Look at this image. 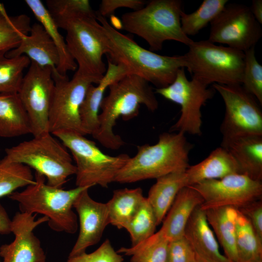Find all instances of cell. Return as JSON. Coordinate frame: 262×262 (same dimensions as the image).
<instances>
[{
	"instance_id": "cell-23",
	"label": "cell",
	"mask_w": 262,
	"mask_h": 262,
	"mask_svg": "<svg viewBox=\"0 0 262 262\" xmlns=\"http://www.w3.org/2000/svg\"><path fill=\"white\" fill-rule=\"evenodd\" d=\"M223 147L232 155L241 174L254 180H262V135L239 137Z\"/></svg>"
},
{
	"instance_id": "cell-4",
	"label": "cell",
	"mask_w": 262,
	"mask_h": 262,
	"mask_svg": "<svg viewBox=\"0 0 262 262\" xmlns=\"http://www.w3.org/2000/svg\"><path fill=\"white\" fill-rule=\"evenodd\" d=\"M192 147L182 132H164L155 144L137 146L136 155L130 158L115 182L132 183L184 171L189 166V154Z\"/></svg>"
},
{
	"instance_id": "cell-2",
	"label": "cell",
	"mask_w": 262,
	"mask_h": 262,
	"mask_svg": "<svg viewBox=\"0 0 262 262\" xmlns=\"http://www.w3.org/2000/svg\"><path fill=\"white\" fill-rule=\"evenodd\" d=\"M96 14L107 38L108 60L124 66L129 74L138 75L161 88L172 83L179 70L186 67L184 55H162L142 48L114 28L106 17L96 11Z\"/></svg>"
},
{
	"instance_id": "cell-17",
	"label": "cell",
	"mask_w": 262,
	"mask_h": 262,
	"mask_svg": "<svg viewBox=\"0 0 262 262\" xmlns=\"http://www.w3.org/2000/svg\"><path fill=\"white\" fill-rule=\"evenodd\" d=\"M89 189L82 191L73 205L78 215L79 233L68 258L85 252L88 247L98 243L105 228L110 224L106 204L92 198Z\"/></svg>"
},
{
	"instance_id": "cell-41",
	"label": "cell",
	"mask_w": 262,
	"mask_h": 262,
	"mask_svg": "<svg viewBox=\"0 0 262 262\" xmlns=\"http://www.w3.org/2000/svg\"><path fill=\"white\" fill-rule=\"evenodd\" d=\"M11 219L3 205L0 203V234L11 233ZM0 262H1L0 260Z\"/></svg>"
},
{
	"instance_id": "cell-13",
	"label": "cell",
	"mask_w": 262,
	"mask_h": 262,
	"mask_svg": "<svg viewBox=\"0 0 262 262\" xmlns=\"http://www.w3.org/2000/svg\"><path fill=\"white\" fill-rule=\"evenodd\" d=\"M210 25L209 41L243 52L255 47L262 36L261 24L244 4L228 3Z\"/></svg>"
},
{
	"instance_id": "cell-18",
	"label": "cell",
	"mask_w": 262,
	"mask_h": 262,
	"mask_svg": "<svg viewBox=\"0 0 262 262\" xmlns=\"http://www.w3.org/2000/svg\"><path fill=\"white\" fill-rule=\"evenodd\" d=\"M184 237L199 262H231L219 250L218 243L200 206L191 214L185 228Z\"/></svg>"
},
{
	"instance_id": "cell-10",
	"label": "cell",
	"mask_w": 262,
	"mask_h": 262,
	"mask_svg": "<svg viewBox=\"0 0 262 262\" xmlns=\"http://www.w3.org/2000/svg\"><path fill=\"white\" fill-rule=\"evenodd\" d=\"M52 77L55 85L49 115V132L68 130L85 135L80 120V108L89 87L98 84L101 79L78 70L71 80L57 71L52 72Z\"/></svg>"
},
{
	"instance_id": "cell-28",
	"label": "cell",
	"mask_w": 262,
	"mask_h": 262,
	"mask_svg": "<svg viewBox=\"0 0 262 262\" xmlns=\"http://www.w3.org/2000/svg\"><path fill=\"white\" fill-rule=\"evenodd\" d=\"M145 198L140 187L114 190L112 197L106 203L110 224L118 229H125Z\"/></svg>"
},
{
	"instance_id": "cell-37",
	"label": "cell",
	"mask_w": 262,
	"mask_h": 262,
	"mask_svg": "<svg viewBox=\"0 0 262 262\" xmlns=\"http://www.w3.org/2000/svg\"><path fill=\"white\" fill-rule=\"evenodd\" d=\"M122 255L115 251L110 241L106 239L94 252H86L79 255L68 258L66 262H123Z\"/></svg>"
},
{
	"instance_id": "cell-43",
	"label": "cell",
	"mask_w": 262,
	"mask_h": 262,
	"mask_svg": "<svg viewBox=\"0 0 262 262\" xmlns=\"http://www.w3.org/2000/svg\"><path fill=\"white\" fill-rule=\"evenodd\" d=\"M0 162H1V159H0Z\"/></svg>"
},
{
	"instance_id": "cell-24",
	"label": "cell",
	"mask_w": 262,
	"mask_h": 262,
	"mask_svg": "<svg viewBox=\"0 0 262 262\" xmlns=\"http://www.w3.org/2000/svg\"><path fill=\"white\" fill-rule=\"evenodd\" d=\"M32 134L30 120L18 93L0 94V137Z\"/></svg>"
},
{
	"instance_id": "cell-8",
	"label": "cell",
	"mask_w": 262,
	"mask_h": 262,
	"mask_svg": "<svg viewBox=\"0 0 262 262\" xmlns=\"http://www.w3.org/2000/svg\"><path fill=\"white\" fill-rule=\"evenodd\" d=\"M71 152L75 162L76 185H98L107 188L115 182L119 171L130 159L127 154L113 156L105 154L96 143L77 132L61 130L51 133Z\"/></svg>"
},
{
	"instance_id": "cell-7",
	"label": "cell",
	"mask_w": 262,
	"mask_h": 262,
	"mask_svg": "<svg viewBox=\"0 0 262 262\" xmlns=\"http://www.w3.org/2000/svg\"><path fill=\"white\" fill-rule=\"evenodd\" d=\"M5 160L25 165L44 176L47 184L62 188L76 168L66 147L50 133L5 149Z\"/></svg>"
},
{
	"instance_id": "cell-32",
	"label": "cell",
	"mask_w": 262,
	"mask_h": 262,
	"mask_svg": "<svg viewBox=\"0 0 262 262\" xmlns=\"http://www.w3.org/2000/svg\"><path fill=\"white\" fill-rule=\"evenodd\" d=\"M228 0H204L194 12L180 15L183 33L188 36L195 35L211 23L228 3Z\"/></svg>"
},
{
	"instance_id": "cell-14",
	"label": "cell",
	"mask_w": 262,
	"mask_h": 262,
	"mask_svg": "<svg viewBox=\"0 0 262 262\" xmlns=\"http://www.w3.org/2000/svg\"><path fill=\"white\" fill-rule=\"evenodd\" d=\"M52 71L50 67L31 61L18 92L29 117L33 137L50 133L49 115L55 85Z\"/></svg>"
},
{
	"instance_id": "cell-16",
	"label": "cell",
	"mask_w": 262,
	"mask_h": 262,
	"mask_svg": "<svg viewBox=\"0 0 262 262\" xmlns=\"http://www.w3.org/2000/svg\"><path fill=\"white\" fill-rule=\"evenodd\" d=\"M36 214L18 212L11 219V233L14 241L0 247L2 262H46V256L40 240L34 233L35 229L48 222L43 216L35 219Z\"/></svg>"
},
{
	"instance_id": "cell-3",
	"label": "cell",
	"mask_w": 262,
	"mask_h": 262,
	"mask_svg": "<svg viewBox=\"0 0 262 262\" xmlns=\"http://www.w3.org/2000/svg\"><path fill=\"white\" fill-rule=\"evenodd\" d=\"M109 92L103 98L99 114V127L92 135L103 147L117 150L124 145L121 137L114 132L117 120L121 117L129 120L137 116L140 105L151 112L159 106L155 92L143 78L127 74L112 83Z\"/></svg>"
},
{
	"instance_id": "cell-38",
	"label": "cell",
	"mask_w": 262,
	"mask_h": 262,
	"mask_svg": "<svg viewBox=\"0 0 262 262\" xmlns=\"http://www.w3.org/2000/svg\"><path fill=\"white\" fill-rule=\"evenodd\" d=\"M167 262H199L190 243L183 236L170 241Z\"/></svg>"
},
{
	"instance_id": "cell-33",
	"label": "cell",
	"mask_w": 262,
	"mask_h": 262,
	"mask_svg": "<svg viewBox=\"0 0 262 262\" xmlns=\"http://www.w3.org/2000/svg\"><path fill=\"white\" fill-rule=\"evenodd\" d=\"M0 52V94L18 93L24 77L23 71L31 64L26 55L8 58Z\"/></svg>"
},
{
	"instance_id": "cell-27",
	"label": "cell",
	"mask_w": 262,
	"mask_h": 262,
	"mask_svg": "<svg viewBox=\"0 0 262 262\" xmlns=\"http://www.w3.org/2000/svg\"><path fill=\"white\" fill-rule=\"evenodd\" d=\"M25 3L33 13L54 43L59 56L57 72L61 75H66L69 71H74L78 66L70 54L64 37L47 7L40 0H26Z\"/></svg>"
},
{
	"instance_id": "cell-31",
	"label": "cell",
	"mask_w": 262,
	"mask_h": 262,
	"mask_svg": "<svg viewBox=\"0 0 262 262\" xmlns=\"http://www.w3.org/2000/svg\"><path fill=\"white\" fill-rule=\"evenodd\" d=\"M31 26L27 15L9 16L0 3V52L6 53L16 48L29 34Z\"/></svg>"
},
{
	"instance_id": "cell-6",
	"label": "cell",
	"mask_w": 262,
	"mask_h": 262,
	"mask_svg": "<svg viewBox=\"0 0 262 262\" xmlns=\"http://www.w3.org/2000/svg\"><path fill=\"white\" fill-rule=\"evenodd\" d=\"M182 11L180 0H151L140 9L123 14L122 28L144 39L152 51L161 50L168 40L189 46L194 40L181 29Z\"/></svg>"
},
{
	"instance_id": "cell-35",
	"label": "cell",
	"mask_w": 262,
	"mask_h": 262,
	"mask_svg": "<svg viewBox=\"0 0 262 262\" xmlns=\"http://www.w3.org/2000/svg\"><path fill=\"white\" fill-rule=\"evenodd\" d=\"M158 226L154 212L147 197L125 228L131 237V246L155 233Z\"/></svg>"
},
{
	"instance_id": "cell-34",
	"label": "cell",
	"mask_w": 262,
	"mask_h": 262,
	"mask_svg": "<svg viewBox=\"0 0 262 262\" xmlns=\"http://www.w3.org/2000/svg\"><path fill=\"white\" fill-rule=\"evenodd\" d=\"M34 182V177L30 167L21 164L1 160L0 198L8 196L17 189Z\"/></svg>"
},
{
	"instance_id": "cell-42",
	"label": "cell",
	"mask_w": 262,
	"mask_h": 262,
	"mask_svg": "<svg viewBox=\"0 0 262 262\" xmlns=\"http://www.w3.org/2000/svg\"><path fill=\"white\" fill-rule=\"evenodd\" d=\"M250 7V11L255 19L262 24V0H253Z\"/></svg>"
},
{
	"instance_id": "cell-19",
	"label": "cell",
	"mask_w": 262,
	"mask_h": 262,
	"mask_svg": "<svg viewBox=\"0 0 262 262\" xmlns=\"http://www.w3.org/2000/svg\"><path fill=\"white\" fill-rule=\"evenodd\" d=\"M22 55L40 66H49L56 71L59 63L57 49L43 26L35 23L31 26L28 35L24 37L18 46L5 53L8 58Z\"/></svg>"
},
{
	"instance_id": "cell-39",
	"label": "cell",
	"mask_w": 262,
	"mask_h": 262,
	"mask_svg": "<svg viewBox=\"0 0 262 262\" xmlns=\"http://www.w3.org/2000/svg\"><path fill=\"white\" fill-rule=\"evenodd\" d=\"M237 209L248 220L256 234L262 241V199L252 201Z\"/></svg>"
},
{
	"instance_id": "cell-29",
	"label": "cell",
	"mask_w": 262,
	"mask_h": 262,
	"mask_svg": "<svg viewBox=\"0 0 262 262\" xmlns=\"http://www.w3.org/2000/svg\"><path fill=\"white\" fill-rule=\"evenodd\" d=\"M169 241L159 230L147 239L117 252L130 256L131 262H167Z\"/></svg>"
},
{
	"instance_id": "cell-25",
	"label": "cell",
	"mask_w": 262,
	"mask_h": 262,
	"mask_svg": "<svg viewBox=\"0 0 262 262\" xmlns=\"http://www.w3.org/2000/svg\"><path fill=\"white\" fill-rule=\"evenodd\" d=\"M185 171L169 173L156 179L147 198L160 225L164 219L178 193L186 186Z\"/></svg>"
},
{
	"instance_id": "cell-22",
	"label": "cell",
	"mask_w": 262,
	"mask_h": 262,
	"mask_svg": "<svg viewBox=\"0 0 262 262\" xmlns=\"http://www.w3.org/2000/svg\"><path fill=\"white\" fill-rule=\"evenodd\" d=\"M203 202L201 195L190 186L184 187L179 192L160 229L169 242L184 236L191 214Z\"/></svg>"
},
{
	"instance_id": "cell-11",
	"label": "cell",
	"mask_w": 262,
	"mask_h": 262,
	"mask_svg": "<svg viewBox=\"0 0 262 262\" xmlns=\"http://www.w3.org/2000/svg\"><path fill=\"white\" fill-rule=\"evenodd\" d=\"M213 87L219 93L225 105L224 117L220 126L221 147L239 137L262 135V112L253 96L241 85L213 83Z\"/></svg>"
},
{
	"instance_id": "cell-5",
	"label": "cell",
	"mask_w": 262,
	"mask_h": 262,
	"mask_svg": "<svg viewBox=\"0 0 262 262\" xmlns=\"http://www.w3.org/2000/svg\"><path fill=\"white\" fill-rule=\"evenodd\" d=\"M45 177L35 172L34 183L21 191H15L8 197L18 203L21 212L41 214L49 219V228L57 232L74 234L78 228V218L73 210L79 195L89 186L64 190L49 185Z\"/></svg>"
},
{
	"instance_id": "cell-26",
	"label": "cell",
	"mask_w": 262,
	"mask_h": 262,
	"mask_svg": "<svg viewBox=\"0 0 262 262\" xmlns=\"http://www.w3.org/2000/svg\"><path fill=\"white\" fill-rule=\"evenodd\" d=\"M204 211L207 221L222 247L224 256L231 262H238L235 244L237 209L231 207H220Z\"/></svg>"
},
{
	"instance_id": "cell-36",
	"label": "cell",
	"mask_w": 262,
	"mask_h": 262,
	"mask_svg": "<svg viewBox=\"0 0 262 262\" xmlns=\"http://www.w3.org/2000/svg\"><path fill=\"white\" fill-rule=\"evenodd\" d=\"M253 47L245 52L241 86L262 104V66L258 62Z\"/></svg>"
},
{
	"instance_id": "cell-1",
	"label": "cell",
	"mask_w": 262,
	"mask_h": 262,
	"mask_svg": "<svg viewBox=\"0 0 262 262\" xmlns=\"http://www.w3.org/2000/svg\"><path fill=\"white\" fill-rule=\"evenodd\" d=\"M47 8L66 42L79 71L102 79L106 71L102 57L109 49L102 26L88 0H47Z\"/></svg>"
},
{
	"instance_id": "cell-15",
	"label": "cell",
	"mask_w": 262,
	"mask_h": 262,
	"mask_svg": "<svg viewBox=\"0 0 262 262\" xmlns=\"http://www.w3.org/2000/svg\"><path fill=\"white\" fill-rule=\"evenodd\" d=\"M189 186L202 197L203 202L200 207L204 211L220 207L238 209L262 199V181L242 174L207 180Z\"/></svg>"
},
{
	"instance_id": "cell-9",
	"label": "cell",
	"mask_w": 262,
	"mask_h": 262,
	"mask_svg": "<svg viewBox=\"0 0 262 262\" xmlns=\"http://www.w3.org/2000/svg\"><path fill=\"white\" fill-rule=\"evenodd\" d=\"M184 55L186 68L207 85L211 83L241 85L245 53L208 40L194 41Z\"/></svg>"
},
{
	"instance_id": "cell-21",
	"label": "cell",
	"mask_w": 262,
	"mask_h": 262,
	"mask_svg": "<svg viewBox=\"0 0 262 262\" xmlns=\"http://www.w3.org/2000/svg\"><path fill=\"white\" fill-rule=\"evenodd\" d=\"M241 174L239 167L229 151L220 146L213 150L200 163L189 165L185 171L186 186L227 176Z\"/></svg>"
},
{
	"instance_id": "cell-44",
	"label": "cell",
	"mask_w": 262,
	"mask_h": 262,
	"mask_svg": "<svg viewBox=\"0 0 262 262\" xmlns=\"http://www.w3.org/2000/svg\"></svg>"
},
{
	"instance_id": "cell-12",
	"label": "cell",
	"mask_w": 262,
	"mask_h": 262,
	"mask_svg": "<svg viewBox=\"0 0 262 262\" xmlns=\"http://www.w3.org/2000/svg\"><path fill=\"white\" fill-rule=\"evenodd\" d=\"M197 79L189 80L184 68L179 70L174 81L166 87L156 88L155 93L180 106V115L170 132L201 134V107L214 96V90Z\"/></svg>"
},
{
	"instance_id": "cell-30",
	"label": "cell",
	"mask_w": 262,
	"mask_h": 262,
	"mask_svg": "<svg viewBox=\"0 0 262 262\" xmlns=\"http://www.w3.org/2000/svg\"><path fill=\"white\" fill-rule=\"evenodd\" d=\"M237 210L235 244L238 262H262V241L248 220Z\"/></svg>"
},
{
	"instance_id": "cell-40",
	"label": "cell",
	"mask_w": 262,
	"mask_h": 262,
	"mask_svg": "<svg viewBox=\"0 0 262 262\" xmlns=\"http://www.w3.org/2000/svg\"><path fill=\"white\" fill-rule=\"evenodd\" d=\"M143 0H102L97 13L103 17L111 16L119 8H128L134 11L140 9L147 3Z\"/></svg>"
},
{
	"instance_id": "cell-20",
	"label": "cell",
	"mask_w": 262,
	"mask_h": 262,
	"mask_svg": "<svg viewBox=\"0 0 262 262\" xmlns=\"http://www.w3.org/2000/svg\"><path fill=\"white\" fill-rule=\"evenodd\" d=\"M108 68L96 86L91 85L80 110L81 125L85 135H93L99 127V111L106 89L114 82L129 74L125 67L108 60Z\"/></svg>"
}]
</instances>
